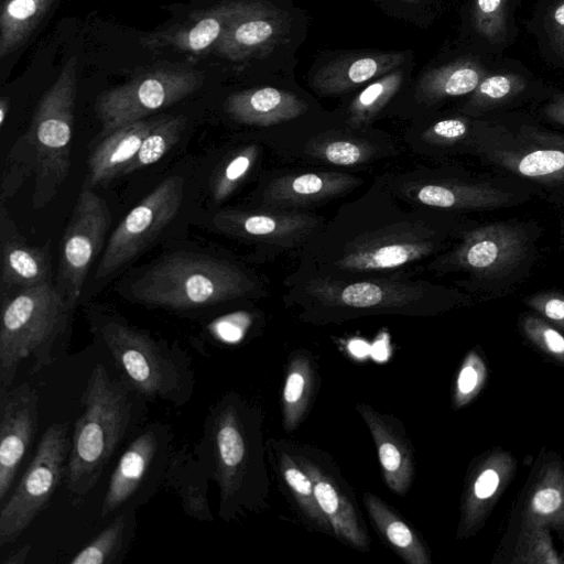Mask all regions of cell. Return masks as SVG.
Instances as JSON below:
<instances>
[{
  "label": "cell",
  "instance_id": "bcb514c9",
  "mask_svg": "<svg viewBox=\"0 0 564 564\" xmlns=\"http://www.w3.org/2000/svg\"><path fill=\"white\" fill-rule=\"evenodd\" d=\"M487 379V367L476 350H470L459 367L453 390V406L469 404L481 391Z\"/></svg>",
  "mask_w": 564,
  "mask_h": 564
},
{
  "label": "cell",
  "instance_id": "4316f807",
  "mask_svg": "<svg viewBox=\"0 0 564 564\" xmlns=\"http://www.w3.org/2000/svg\"><path fill=\"white\" fill-rule=\"evenodd\" d=\"M497 59L470 50L447 63L429 68L421 76L414 97L417 102L432 106L449 98L469 96Z\"/></svg>",
  "mask_w": 564,
  "mask_h": 564
},
{
  "label": "cell",
  "instance_id": "5b68a950",
  "mask_svg": "<svg viewBox=\"0 0 564 564\" xmlns=\"http://www.w3.org/2000/svg\"><path fill=\"white\" fill-rule=\"evenodd\" d=\"M90 332L107 351L119 377L145 401L174 406L189 402L195 391L192 358L177 344L155 338L116 312L94 310Z\"/></svg>",
  "mask_w": 564,
  "mask_h": 564
},
{
  "label": "cell",
  "instance_id": "4fadbf2b",
  "mask_svg": "<svg viewBox=\"0 0 564 564\" xmlns=\"http://www.w3.org/2000/svg\"><path fill=\"white\" fill-rule=\"evenodd\" d=\"M326 220L308 210L259 207L224 209L214 216L213 223L223 234L256 246L259 254L270 259L301 250Z\"/></svg>",
  "mask_w": 564,
  "mask_h": 564
},
{
  "label": "cell",
  "instance_id": "1f68e13d",
  "mask_svg": "<svg viewBox=\"0 0 564 564\" xmlns=\"http://www.w3.org/2000/svg\"><path fill=\"white\" fill-rule=\"evenodd\" d=\"M209 480L208 467L195 448L189 449L188 444H183L173 449L164 487L172 488L185 514L198 521H214L207 499Z\"/></svg>",
  "mask_w": 564,
  "mask_h": 564
},
{
  "label": "cell",
  "instance_id": "db71d44e",
  "mask_svg": "<svg viewBox=\"0 0 564 564\" xmlns=\"http://www.w3.org/2000/svg\"><path fill=\"white\" fill-rule=\"evenodd\" d=\"M404 1H408V2H414V1H417V0H404Z\"/></svg>",
  "mask_w": 564,
  "mask_h": 564
},
{
  "label": "cell",
  "instance_id": "b9f144b4",
  "mask_svg": "<svg viewBox=\"0 0 564 564\" xmlns=\"http://www.w3.org/2000/svg\"><path fill=\"white\" fill-rule=\"evenodd\" d=\"M473 117L459 115L443 118L410 134L406 144L420 155H431L434 151L453 148L463 142L474 129Z\"/></svg>",
  "mask_w": 564,
  "mask_h": 564
},
{
  "label": "cell",
  "instance_id": "52a82bcc",
  "mask_svg": "<svg viewBox=\"0 0 564 564\" xmlns=\"http://www.w3.org/2000/svg\"><path fill=\"white\" fill-rule=\"evenodd\" d=\"M144 305L175 311L213 306L268 294L262 280L232 262L196 253H173L144 271L130 286Z\"/></svg>",
  "mask_w": 564,
  "mask_h": 564
},
{
  "label": "cell",
  "instance_id": "2e32d148",
  "mask_svg": "<svg viewBox=\"0 0 564 564\" xmlns=\"http://www.w3.org/2000/svg\"><path fill=\"white\" fill-rule=\"evenodd\" d=\"M380 177L398 199L441 212L498 208L512 197L510 193L489 184L438 177L423 169Z\"/></svg>",
  "mask_w": 564,
  "mask_h": 564
},
{
  "label": "cell",
  "instance_id": "8d00e7d4",
  "mask_svg": "<svg viewBox=\"0 0 564 564\" xmlns=\"http://www.w3.org/2000/svg\"><path fill=\"white\" fill-rule=\"evenodd\" d=\"M137 510L112 517L90 542L70 560L72 564H119L134 539Z\"/></svg>",
  "mask_w": 564,
  "mask_h": 564
},
{
  "label": "cell",
  "instance_id": "d6986e66",
  "mask_svg": "<svg viewBox=\"0 0 564 564\" xmlns=\"http://www.w3.org/2000/svg\"><path fill=\"white\" fill-rule=\"evenodd\" d=\"M505 138L510 142L488 145L481 153L523 177L547 184L564 183V135L522 124L517 133Z\"/></svg>",
  "mask_w": 564,
  "mask_h": 564
},
{
  "label": "cell",
  "instance_id": "836d02e7",
  "mask_svg": "<svg viewBox=\"0 0 564 564\" xmlns=\"http://www.w3.org/2000/svg\"><path fill=\"white\" fill-rule=\"evenodd\" d=\"M521 527L564 529V468L552 460L539 471L523 506Z\"/></svg>",
  "mask_w": 564,
  "mask_h": 564
},
{
  "label": "cell",
  "instance_id": "e575fe53",
  "mask_svg": "<svg viewBox=\"0 0 564 564\" xmlns=\"http://www.w3.org/2000/svg\"><path fill=\"white\" fill-rule=\"evenodd\" d=\"M362 501L378 533L404 562L431 563L430 551L422 539L386 501L371 492H365Z\"/></svg>",
  "mask_w": 564,
  "mask_h": 564
},
{
  "label": "cell",
  "instance_id": "7402d4cb",
  "mask_svg": "<svg viewBox=\"0 0 564 564\" xmlns=\"http://www.w3.org/2000/svg\"><path fill=\"white\" fill-rule=\"evenodd\" d=\"M288 31L289 18L283 11L248 1L228 25L215 51L234 62L261 57L268 55Z\"/></svg>",
  "mask_w": 564,
  "mask_h": 564
},
{
  "label": "cell",
  "instance_id": "30bf717a",
  "mask_svg": "<svg viewBox=\"0 0 564 564\" xmlns=\"http://www.w3.org/2000/svg\"><path fill=\"white\" fill-rule=\"evenodd\" d=\"M70 442L68 423L45 430L23 476L0 506V546L20 538L65 479Z\"/></svg>",
  "mask_w": 564,
  "mask_h": 564
},
{
  "label": "cell",
  "instance_id": "f35d334b",
  "mask_svg": "<svg viewBox=\"0 0 564 564\" xmlns=\"http://www.w3.org/2000/svg\"><path fill=\"white\" fill-rule=\"evenodd\" d=\"M272 449L276 469L293 495L304 519L313 529L334 535L332 524L317 502L308 475L295 462L283 441L272 442Z\"/></svg>",
  "mask_w": 564,
  "mask_h": 564
},
{
  "label": "cell",
  "instance_id": "83f0119b",
  "mask_svg": "<svg viewBox=\"0 0 564 564\" xmlns=\"http://www.w3.org/2000/svg\"><path fill=\"white\" fill-rule=\"evenodd\" d=\"M224 108L237 122L253 127H271L303 116L308 106L293 93L264 86L229 95Z\"/></svg>",
  "mask_w": 564,
  "mask_h": 564
},
{
  "label": "cell",
  "instance_id": "f1b7e54d",
  "mask_svg": "<svg viewBox=\"0 0 564 564\" xmlns=\"http://www.w3.org/2000/svg\"><path fill=\"white\" fill-rule=\"evenodd\" d=\"M404 58V52H372L339 57L314 74L312 87L324 95L349 91L398 69Z\"/></svg>",
  "mask_w": 564,
  "mask_h": 564
},
{
  "label": "cell",
  "instance_id": "277c9868",
  "mask_svg": "<svg viewBox=\"0 0 564 564\" xmlns=\"http://www.w3.org/2000/svg\"><path fill=\"white\" fill-rule=\"evenodd\" d=\"M143 400L120 378L96 365L82 393L84 412L76 420L65 475V487L79 506L99 481L124 441L137 432Z\"/></svg>",
  "mask_w": 564,
  "mask_h": 564
},
{
  "label": "cell",
  "instance_id": "c3c4849f",
  "mask_svg": "<svg viewBox=\"0 0 564 564\" xmlns=\"http://www.w3.org/2000/svg\"><path fill=\"white\" fill-rule=\"evenodd\" d=\"M527 304L546 319L564 329V295L556 292H542L530 296Z\"/></svg>",
  "mask_w": 564,
  "mask_h": 564
},
{
  "label": "cell",
  "instance_id": "7c38bea8",
  "mask_svg": "<svg viewBox=\"0 0 564 564\" xmlns=\"http://www.w3.org/2000/svg\"><path fill=\"white\" fill-rule=\"evenodd\" d=\"M111 215L106 202L90 188L77 197L59 250L55 289L70 308L80 297L86 275L100 252Z\"/></svg>",
  "mask_w": 564,
  "mask_h": 564
},
{
  "label": "cell",
  "instance_id": "7a4b0ae2",
  "mask_svg": "<svg viewBox=\"0 0 564 564\" xmlns=\"http://www.w3.org/2000/svg\"><path fill=\"white\" fill-rule=\"evenodd\" d=\"M261 409L235 391L223 394L207 412L194 448L219 490L218 516L226 522L268 507Z\"/></svg>",
  "mask_w": 564,
  "mask_h": 564
},
{
  "label": "cell",
  "instance_id": "603a6c76",
  "mask_svg": "<svg viewBox=\"0 0 564 564\" xmlns=\"http://www.w3.org/2000/svg\"><path fill=\"white\" fill-rule=\"evenodd\" d=\"M553 90L520 61L502 56L468 96L462 112L479 117L533 96L549 97Z\"/></svg>",
  "mask_w": 564,
  "mask_h": 564
},
{
  "label": "cell",
  "instance_id": "9c48e42d",
  "mask_svg": "<svg viewBox=\"0 0 564 564\" xmlns=\"http://www.w3.org/2000/svg\"><path fill=\"white\" fill-rule=\"evenodd\" d=\"M174 434L170 424L151 422L133 434L113 468L99 520H110L126 510H138L164 487Z\"/></svg>",
  "mask_w": 564,
  "mask_h": 564
},
{
  "label": "cell",
  "instance_id": "7dc6e473",
  "mask_svg": "<svg viewBox=\"0 0 564 564\" xmlns=\"http://www.w3.org/2000/svg\"><path fill=\"white\" fill-rule=\"evenodd\" d=\"M525 337L544 354L564 364V335L544 319L528 315L521 322Z\"/></svg>",
  "mask_w": 564,
  "mask_h": 564
},
{
  "label": "cell",
  "instance_id": "8fae6325",
  "mask_svg": "<svg viewBox=\"0 0 564 564\" xmlns=\"http://www.w3.org/2000/svg\"><path fill=\"white\" fill-rule=\"evenodd\" d=\"M203 80V74L195 69L159 67L104 91L95 105L101 134L170 107L196 91Z\"/></svg>",
  "mask_w": 564,
  "mask_h": 564
},
{
  "label": "cell",
  "instance_id": "f5cc1de1",
  "mask_svg": "<svg viewBox=\"0 0 564 564\" xmlns=\"http://www.w3.org/2000/svg\"><path fill=\"white\" fill-rule=\"evenodd\" d=\"M10 101L8 98H1L0 100V127L2 128L6 121V118L9 113Z\"/></svg>",
  "mask_w": 564,
  "mask_h": 564
},
{
  "label": "cell",
  "instance_id": "74e56055",
  "mask_svg": "<svg viewBox=\"0 0 564 564\" xmlns=\"http://www.w3.org/2000/svg\"><path fill=\"white\" fill-rule=\"evenodd\" d=\"M525 29L542 59L564 70V0H536Z\"/></svg>",
  "mask_w": 564,
  "mask_h": 564
},
{
  "label": "cell",
  "instance_id": "5bb4252c",
  "mask_svg": "<svg viewBox=\"0 0 564 564\" xmlns=\"http://www.w3.org/2000/svg\"><path fill=\"white\" fill-rule=\"evenodd\" d=\"M527 231L511 223H495L464 230L459 242L430 261L435 273L466 271L478 276H496L509 272L527 256Z\"/></svg>",
  "mask_w": 564,
  "mask_h": 564
},
{
  "label": "cell",
  "instance_id": "ac0fdd59",
  "mask_svg": "<svg viewBox=\"0 0 564 564\" xmlns=\"http://www.w3.org/2000/svg\"><path fill=\"white\" fill-rule=\"evenodd\" d=\"M39 400L37 388L28 381L0 388V506L36 435Z\"/></svg>",
  "mask_w": 564,
  "mask_h": 564
},
{
  "label": "cell",
  "instance_id": "e0dca14e",
  "mask_svg": "<svg viewBox=\"0 0 564 564\" xmlns=\"http://www.w3.org/2000/svg\"><path fill=\"white\" fill-rule=\"evenodd\" d=\"M284 444L311 478L317 502L330 522L334 535L356 550L368 551L370 539L354 495L328 456L306 445Z\"/></svg>",
  "mask_w": 564,
  "mask_h": 564
},
{
  "label": "cell",
  "instance_id": "d6a6232c",
  "mask_svg": "<svg viewBox=\"0 0 564 564\" xmlns=\"http://www.w3.org/2000/svg\"><path fill=\"white\" fill-rule=\"evenodd\" d=\"M159 120L160 118L139 120L105 135L88 160L86 185H99L121 175Z\"/></svg>",
  "mask_w": 564,
  "mask_h": 564
},
{
  "label": "cell",
  "instance_id": "484cf974",
  "mask_svg": "<svg viewBox=\"0 0 564 564\" xmlns=\"http://www.w3.org/2000/svg\"><path fill=\"white\" fill-rule=\"evenodd\" d=\"M51 282L48 250L29 245L14 224L1 212V290L2 297L24 289Z\"/></svg>",
  "mask_w": 564,
  "mask_h": 564
},
{
  "label": "cell",
  "instance_id": "f6af8a7d",
  "mask_svg": "<svg viewBox=\"0 0 564 564\" xmlns=\"http://www.w3.org/2000/svg\"><path fill=\"white\" fill-rule=\"evenodd\" d=\"M513 562L527 564H560L563 563V560L553 546L549 528L521 527Z\"/></svg>",
  "mask_w": 564,
  "mask_h": 564
},
{
  "label": "cell",
  "instance_id": "ee69618b",
  "mask_svg": "<svg viewBox=\"0 0 564 564\" xmlns=\"http://www.w3.org/2000/svg\"><path fill=\"white\" fill-rule=\"evenodd\" d=\"M260 155V145L248 144L236 151L216 172L212 183L215 202L225 200L247 177Z\"/></svg>",
  "mask_w": 564,
  "mask_h": 564
},
{
  "label": "cell",
  "instance_id": "7bdbcfd3",
  "mask_svg": "<svg viewBox=\"0 0 564 564\" xmlns=\"http://www.w3.org/2000/svg\"><path fill=\"white\" fill-rule=\"evenodd\" d=\"M185 124L186 119L183 116L160 118L122 174L135 172L159 161L178 141Z\"/></svg>",
  "mask_w": 564,
  "mask_h": 564
},
{
  "label": "cell",
  "instance_id": "f907efd6",
  "mask_svg": "<svg viewBox=\"0 0 564 564\" xmlns=\"http://www.w3.org/2000/svg\"><path fill=\"white\" fill-rule=\"evenodd\" d=\"M542 113L550 121L564 126V91L554 89L546 98Z\"/></svg>",
  "mask_w": 564,
  "mask_h": 564
},
{
  "label": "cell",
  "instance_id": "4dcf8cb0",
  "mask_svg": "<svg viewBox=\"0 0 564 564\" xmlns=\"http://www.w3.org/2000/svg\"><path fill=\"white\" fill-rule=\"evenodd\" d=\"M520 3L521 0H473L469 11L473 50L492 58L502 57L519 34Z\"/></svg>",
  "mask_w": 564,
  "mask_h": 564
},
{
  "label": "cell",
  "instance_id": "6da1fadb",
  "mask_svg": "<svg viewBox=\"0 0 564 564\" xmlns=\"http://www.w3.org/2000/svg\"><path fill=\"white\" fill-rule=\"evenodd\" d=\"M454 231L441 210L398 199L377 177L300 250L291 274L335 280L409 276L414 264L445 252Z\"/></svg>",
  "mask_w": 564,
  "mask_h": 564
},
{
  "label": "cell",
  "instance_id": "ffe728a7",
  "mask_svg": "<svg viewBox=\"0 0 564 564\" xmlns=\"http://www.w3.org/2000/svg\"><path fill=\"white\" fill-rule=\"evenodd\" d=\"M364 184L360 176L332 170L281 173L265 181L259 191L260 207L307 210Z\"/></svg>",
  "mask_w": 564,
  "mask_h": 564
},
{
  "label": "cell",
  "instance_id": "ab89813d",
  "mask_svg": "<svg viewBox=\"0 0 564 564\" xmlns=\"http://www.w3.org/2000/svg\"><path fill=\"white\" fill-rule=\"evenodd\" d=\"M55 0H7L0 13V58L19 48Z\"/></svg>",
  "mask_w": 564,
  "mask_h": 564
},
{
  "label": "cell",
  "instance_id": "3957f363",
  "mask_svg": "<svg viewBox=\"0 0 564 564\" xmlns=\"http://www.w3.org/2000/svg\"><path fill=\"white\" fill-rule=\"evenodd\" d=\"M283 288L284 305L313 325L380 315L430 317L455 304L452 290L410 276L335 280L290 274Z\"/></svg>",
  "mask_w": 564,
  "mask_h": 564
},
{
  "label": "cell",
  "instance_id": "ba28073f",
  "mask_svg": "<svg viewBox=\"0 0 564 564\" xmlns=\"http://www.w3.org/2000/svg\"><path fill=\"white\" fill-rule=\"evenodd\" d=\"M77 91V58L72 56L34 111L30 129L18 141L14 159L34 175L32 204L42 208L56 195L70 167V149Z\"/></svg>",
  "mask_w": 564,
  "mask_h": 564
},
{
  "label": "cell",
  "instance_id": "44dd1931",
  "mask_svg": "<svg viewBox=\"0 0 564 564\" xmlns=\"http://www.w3.org/2000/svg\"><path fill=\"white\" fill-rule=\"evenodd\" d=\"M516 467V459L510 453L495 449L471 468L462 498L458 539L474 535L484 525L513 478Z\"/></svg>",
  "mask_w": 564,
  "mask_h": 564
},
{
  "label": "cell",
  "instance_id": "816d5d0a",
  "mask_svg": "<svg viewBox=\"0 0 564 564\" xmlns=\"http://www.w3.org/2000/svg\"><path fill=\"white\" fill-rule=\"evenodd\" d=\"M30 551L31 545L29 543L24 544L3 558L1 564H23L26 561Z\"/></svg>",
  "mask_w": 564,
  "mask_h": 564
},
{
  "label": "cell",
  "instance_id": "8992f818",
  "mask_svg": "<svg viewBox=\"0 0 564 564\" xmlns=\"http://www.w3.org/2000/svg\"><path fill=\"white\" fill-rule=\"evenodd\" d=\"M73 312L52 282L2 297L0 388L13 386L23 370L39 372L65 356Z\"/></svg>",
  "mask_w": 564,
  "mask_h": 564
},
{
  "label": "cell",
  "instance_id": "d590c367",
  "mask_svg": "<svg viewBox=\"0 0 564 564\" xmlns=\"http://www.w3.org/2000/svg\"><path fill=\"white\" fill-rule=\"evenodd\" d=\"M316 368L311 354L296 350L290 357L282 393V423L288 433L299 427L316 389Z\"/></svg>",
  "mask_w": 564,
  "mask_h": 564
},
{
  "label": "cell",
  "instance_id": "f546056e",
  "mask_svg": "<svg viewBox=\"0 0 564 564\" xmlns=\"http://www.w3.org/2000/svg\"><path fill=\"white\" fill-rule=\"evenodd\" d=\"M348 130H327L305 141L304 159L341 167L366 165L391 155L392 141H379L357 135Z\"/></svg>",
  "mask_w": 564,
  "mask_h": 564
},
{
  "label": "cell",
  "instance_id": "681fc988",
  "mask_svg": "<svg viewBox=\"0 0 564 564\" xmlns=\"http://www.w3.org/2000/svg\"><path fill=\"white\" fill-rule=\"evenodd\" d=\"M237 322L238 321L232 317L218 318L208 325L207 333L215 343L236 344L245 334L243 328L240 327V323Z\"/></svg>",
  "mask_w": 564,
  "mask_h": 564
},
{
  "label": "cell",
  "instance_id": "9a60e30c",
  "mask_svg": "<svg viewBox=\"0 0 564 564\" xmlns=\"http://www.w3.org/2000/svg\"><path fill=\"white\" fill-rule=\"evenodd\" d=\"M184 181L172 175L161 182L119 223L108 239L96 276L102 279L140 254L180 210Z\"/></svg>",
  "mask_w": 564,
  "mask_h": 564
},
{
  "label": "cell",
  "instance_id": "60d3db41",
  "mask_svg": "<svg viewBox=\"0 0 564 564\" xmlns=\"http://www.w3.org/2000/svg\"><path fill=\"white\" fill-rule=\"evenodd\" d=\"M403 83V70L395 69L362 89L347 108L346 126L350 129L367 127L394 97Z\"/></svg>",
  "mask_w": 564,
  "mask_h": 564
},
{
  "label": "cell",
  "instance_id": "cb8c5ba5",
  "mask_svg": "<svg viewBox=\"0 0 564 564\" xmlns=\"http://www.w3.org/2000/svg\"><path fill=\"white\" fill-rule=\"evenodd\" d=\"M356 410L372 436L387 486L394 494L404 496L413 481L414 457L402 423L368 403L358 402Z\"/></svg>",
  "mask_w": 564,
  "mask_h": 564
},
{
  "label": "cell",
  "instance_id": "d4e9b609",
  "mask_svg": "<svg viewBox=\"0 0 564 564\" xmlns=\"http://www.w3.org/2000/svg\"><path fill=\"white\" fill-rule=\"evenodd\" d=\"M247 3L227 2L198 11L183 24L143 36L141 43L150 50L173 48L189 54H205L216 47L228 25Z\"/></svg>",
  "mask_w": 564,
  "mask_h": 564
}]
</instances>
